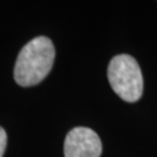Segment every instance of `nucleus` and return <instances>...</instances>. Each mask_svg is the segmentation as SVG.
<instances>
[{
	"label": "nucleus",
	"instance_id": "obj_3",
	"mask_svg": "<svg viewBox=\"0 0 157 157\" xmlns=\"http://www.w3.org/2000/svg\"><path fill=\"white\" fill-rule=\"evenodd\" d=\"M102 146L94 130L77 127L67 133L64 141L65 157H100Z\"/></svg>",
	"mask_w": 157,
	"mask_h": 157
},
{
	"label": "nucleus",
	"instance_id": "obj_2",
	"mask_svg": "<svg viewBox=\"0 0 157 157\" xmlns=\"http://www.w3.org/2000/svg\"><path fill=\"white\" fill-rule=\"evenodd\" d=\"M113 91L124 101L135 102L143 92V77L137 62L129 55L113 57L107 70Z\"/></svg>",
	"mask_w": 157,
	"mask_h": 157
},
{
	"label": "nucleus",
	"instance_id": "obj_4",
	"mask_svg": "<svg viewBox=\"0 0 157 157\" xmlns=\"http://www.w3.org/2000/svg\"><path fill=\"white\" fill-rule=\"evenodd\" d=\"M7 144V135H6L5 129L0 127V157H2Z\"/></svg>",
	"mask_w": 157,
	"mask_h": 157
},
{
	"label": "nucleus",
	"instance_id": "obj_1",
	"mask_svg": "<svg viewBox=\"0 0 157 157\" xmlns=\"http://www.w3.org/2000/svg\"><path fill=\"white\" fill-rule=\"evenodd\" d=\"M55 48L50 39L35 37L23 47L15 62L14 79L23 87L41 83L50 72L55 61Z\"/></svg>",
	"mask_w": 157,
	"mask_h": 157
}]
</instances>
